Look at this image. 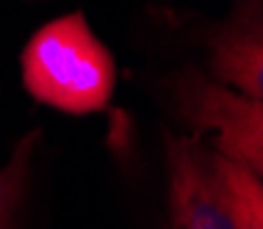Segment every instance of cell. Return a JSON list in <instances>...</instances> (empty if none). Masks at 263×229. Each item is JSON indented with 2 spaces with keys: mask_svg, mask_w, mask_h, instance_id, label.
I'll return each instance as SVG.
<instances>
[{
  "mask_svg": "<svg viewBox=\"0 0 263 229\" xmlns=\"http://www.w3.org/2000/svg\"><path fill=\"white\" fill-rule=\"evenodd\" d=\"M213 149L197 135L166 144V218L169 229H236L227 216L211 166Z\"/></svg>",
  "mask_w": 263,
  "mask_h": 229,
  "instance_id": "obj_3",
  "label": "cell"
},
{
  "mask_svg": "<svg viewBox=\"0 0 263 229\" xmlns=\"http://www.w3.org/2000/svg\"><path fill=\"white\" fill-rule=\"evenodd\" d=\"M213 182L227 216L236 229H263V180L252 169L227 160L219 152L211 155Z\"/></svg>",
  "mask_w": 263,
  "mask_h": 229,
  "instance_id": "obj_5",
  "label": "cell"
},
{
  "mask_svg": "<svg viewBox=\"0 0 263 229\" xmlns=\"http://www.w3.org/2000/svg\"><path fill=\"white\" fill-rule=\"evenodd\" d=\"M208 45L213 80L263 102V28L258 6L238 9Z\"/></svg>",
  "mask_w": 263,
  "mask_h": 229,
  "instance_id": "obj_4",
  "label": "cell"
},
{
  "mask_svg": "<svg viewBox=\"0 0 263 229\" xmlns=\"http://www.w3.org/2000/svg\"><path fill=\"white\" fill-rule=\"evenodd\" d=\"M177 113L197 133H213V152L263 177V102L194 69L172 77Z\"/></svg>",
  "mask_w": 263,
  "mask_h": 229,
  "instance_id": "obj_2",
  "label": "cell"
},
{
  "mask_svg": "<svg viewBox=\"0 0 263 229\" xmlns=\"http://www.w3.org/2000/svg\"><path fill=\"white\" fill-rule=\"evenodd\" d=\"M23 86L36 102L64 113H97L117 86V64L83 14L42 25L23 50Z\"/></svg>",
  "mask_w": 263,
  "mask_h": 229,
  "instance_id": "obj_1",
  "label": "cell"
},
{
  "mask_svg": "<svg viewBox=\"0 0 263 229\" xmlns=\"http://www.w3.org/2000/svg\"><path fill=\"white\" fill-rule=\"evenodd\" d=\"M36 138H39V133H28L25 138H20L9 163L0 166V229H17L20 224Z\"/></svg>",
  "mask_w": 263,
  "mask_h": 229,
  "instance_id": "obj_6",
  "label": "cell"
}]
</instances>
